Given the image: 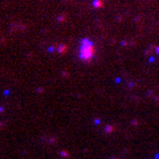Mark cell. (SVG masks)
I'll return each mask as SVG.
<instances>
[{"instance_id":"1","label":"cell","mask_w":159,"mask_h":159,"mask_svg":"<svg viewBox=\"0 0 159 159\" xmlns=\"http://www.w3.org/2000/svg\"><path fill=\"white\" fill-rule=\"evenodd\" d=\"M94 53H95L94 43L88 37L81 38L80 45H78V57H80V60H82V61H90V60L93 58V56H94Z\"/></svg>"}]
</instances>
